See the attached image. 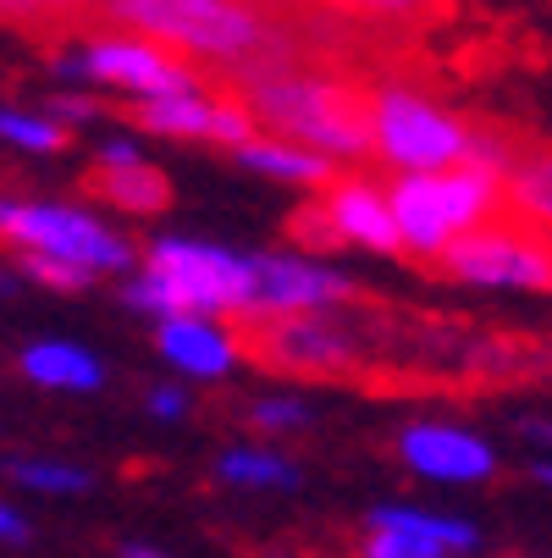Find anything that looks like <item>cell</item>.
I'll use <instances>...</instances> for the list:
<instances>
[{"mask_svg":"<svg viewBox=\"0 0 552 558\" xmlns=\"http://www.w3.org/2000/svg\"><path fill=\"white\" fill-rule=\"evenodd\" d=\"M232 161H238L244 172H255V178H266V183H277V189H298V194H315V189H327L338 178L332 161H321V155H309L287 138H271V133H255L249 144H238Z\"/></svg>","mask_w":552,"mask_h":558,"instance_id":"18","label":"cell"},{"mask_svg":"<svg viewBox=\"0 0 552 558\" xmlns=\"http://www.w3.org/2000/svg\"><path fill=\"white\" fill-rule=\"evenodd\" d=\"M392 453H398L409 475H420L431 487H481L498 475V448L481 432L453 426V421H409L398 442H392Z\"/></svg>","mask_w":552,"mask_h":558,"instance_id":"12","label":"cell"},{"mask_svg":"<svg viewBox=\"0 0 552 558\" xmlns=\"http://www.w3.org/2000/svg\"><path fill=\"white\" fill-rule=\"evenodd\" d=\"M28 542H34V520L12 498H0V547H28Z\"/></svg>","mask_w":552,"mask_h":558,"instance_id":"29","label":"cell"},{"mask_svg":"<svg viewBox=\"0 0 552 558\" xmlns=\"http://www.w3.org/2000/svg\"><path fill=\"white\" fill-rule=\"evenodd\" d=\"M144 410H149V421H183L188 410H194V387H183V381H149L144 387Z\"/></svg>","mask_w":552,"mask_h":558,"instance_id":"25","label":"cell"},{"mask_svg":"<svg viewBox=\"0 0 552 558\" xmlns=\"http://www.w3.org/2000/svg\"><path fill=\"white\" fill-rule=\"evenodd\" d=\"M530 482H536V487H552V459H536V464H530Z\"/></svg>","mask_w":552,"mask_h":558,"instance_id":"32","label":"cell"},{"mask_svg":"<svg viewBox=\"0 0 552 558\" xmlns=\"http://www.w3.org/2000/svg\"><path fill=\"white\" fill-rule=\"evenodd\" d=\"M17 371H23V381H34L45 392H72V398L100 392L106 376H111L106 360L89 343H77V338H34V343H23Z\"/></svg>","mask_w":552,"mask_h":558,"instance_id":"16","label":"cell"},{"mask_svg":"<svg viewBox=\"0 0 552 558\" xmlns=\"http://www.w3.org/2000/svg\"><path fill=\"white\" fill-rule=\"evenodd\" d=\"M45 111H50L66 133H72V128H89V122L100 117V106H95L84 89H61V95H50V100H45Z\"/></svg>","mask_w":552,"mask_h":558,"instance_id":"28","label":"cell"},{"mask_svg":"<svg viewBox=\"0 0 552 558\" xmlns=\"http://www.w3.org/2000/svg\"><path fill=\"white\" fill-rule=\"evenodd\" d=\"M116 558H177V553H167V547H155V542L133 536V542H122V547H116Z\"/></svg>","mask_w":552,"mask_h":558,"instance_id":"31","label":"cell"},{"mask_svg":"<svg viewBox=\"0 0 552 558\" xmlns=\"http://www.w3.org/2000/svg\"><path fill=\"white\" fill-rule=\"evenodd\" d=\"M309 421H315V410H309L304 392H255L249 404H244V426L255 432V442H277L282 448Z\"/></svg>","mask_w":552,"mask_h":558,"instance_id":"22","label":"cell"},{"mask_svg":"<svg viewBox=\"0 0 552 558\" xmlns=\"http://www.w3.org/2000/svg\"><path fill=\"white\" fill-rule=\"evenodd\" d=\"M255 117L260 133L287 138L309 155L332 161L338 172H348L354 161L370 155V106L365 89L348 84L338 72H315V66H271L244 77V95H238Z\"/></svg>","mask_w":552,"mask_h":558,"instance_id":"2","label":"cell"},{"mask_svg":"<svg viewBox=\"0 0 552 558\" xmlns=\"http://www.w3.org/2000/svg\"><path fill=\"white\" fill-rule=\"evenodd\" d=\"M0 250H12L17 260H61L95 282L127 277L138 266V244L106 210L12 189H0Z\"/></svg>","mask_w":552,"mask_h":558,"instance_id":"4","label":"cell"},{"mask_svg":"<svg viewBox=\"0 0 552 558\" xmlns=\"http://www.w3.org/2000/svg\"><path fill=\"white\" fill-rule=\"evenodd\" d=\"M392 227H398V250L415 260H442L464 232L498 221L503 210V178L481 167H447L420 178H392L387 183Z\"/></svg>","mask_w":552,"mask_h":558,"instance_id":"5","label":"cell"},{"mask_svg":"<svg viewBox=\"0 0 552 558\" xmlns=\"http://www.w3.org/2000/svg\"><path fill=\"white\" fill-rule=\"evenodd\" d=\"M359 299V282L321 255L266 250L255 255V299L249 322H287V315H338Z\"/></svg>","mask_w":552,"mask_h":558,"instance_id":"9","label":"cell"},{"mask_svg":"<svg viewBox=\"0 0 552 558\" xmlns=\"http://www.w3.org/2000/svg\"><path fill=\"white\" fill-rule=\"evenodd\" d=\"M89 194L116 216H161L172 205V178L155 161H138L122 172H89Z\"/></svg>","mask_w":552,"mask_h":558,"instance_id":"20","label":"cell"},{"mask_svg":"<svg viewBox=\"0 0 552 558\" xmlns=\"http://www.w3.org/2000/svg\"><path fill=\"white\" fill-rule=\"evenodd\" d=\"M0 12H23V0H0Z\"/></svg>","mask_w":552,"mask_h":558,"instance_id":"34","label":"cell"},{"mask_svg":"<svg viewBox=\"0 0 552 558\" xmlns=\"http://www.w3.org/2000/svg\"><path fill=\"white\" fill-rule=\"evenodd\" d=\"M315 210H321V227L332 238V250H359V255H381V260L404 255L381 178H370V172H338L321 189Z\"/></svg>","mask_w":552,"mask_h":558,"instance_id":"14","label":"cell"},{"mask_svg":"<svg viewBox=\"0 0 552 558\" xmlns=\"http://www.w3.org/2000/svg\"><path fill=\"white\" fill-rule=\"evenodd\" d=\"M348 17H370V23H404V17H420L431 0H332Z\"/></svg>","mask_w":552,"mask_h":558,"instance_id":"27","label":"cell"},{"mask_svg":"<svg viewBox=\"0 0 552 558\" xmlns=\"http://www.w3.org/2000/svg\"><path fill=\"white\" fill-rule=\"evenodd\" d=\"M365 525H387V531H404L447 558H469L481 553V525L464 520V514H447V509H420V504H370L365 509Z\"/></svg>","mask_w":552,"mask_h":558,"instance_id":"17","label":"cell"},{"mask_svg":"<svg viewBox=\"0 0 552 558\" xmlns=\"http://www.w3.org/2000/svg\"><path fill=\"white\" fill-rule=\"evenodd\" d=\"M503 205L525 216L530 232L552 238V149H519L503 172Z\"/></svg>","mask_w":552,"mask_h":558,"instance_id":"21","label":"cell"},{"mask_svg":"<svg viewBox=\"0 0 552 558\" xmlns=\"http://www.w3.org/2000/svg\"><path fill=\"white\" fill-rule=\"evenodd\" d=\"M155 354H161L167 376L183 387H216L226 376H238L249 360V343L238 322H216V315H172L155 322Z\"/></svg>","mask_w":552,"mask_h":558,"instance_id":"13","label":"cell"},{"mask_svg":"<svg viewBox=\"0 0 552 558\" xmlns=\"http://www.w3.org/2000/svg\"><path fill=\"white\" fill-rule=\"evenodd\" d=\"M210 475H216L226 493H249V498H287V493L304 487L298 459H293L287 448H277V442H255V437L226 442V448L216 453Z\"/></svg>","mask_w":552,"mask_h":558,"instance_id":"15","label":"cell"},{"mask_svg":"<svg viewBox=\"0 0 552 558\" xmlns=\"http://www.w3.org/2000/svg\"><path fill=\"white\" fill-rule=\"evenodd\" d=\"M255 354L282 371V376H309V381H327V376H348L365 360L359 332L348 327V315H287V322H260L255 332Z\"/></svg>","mask_w":552,"mask_h":558,"instance_id":"10","label":"cell"},{"mask_svg":"<svg viewBox=\"0 0 552 558\" xmlns=\"http://www.w3.org/2000/svg\"><path fill=\"white\" fill-rule=\"evenodd\" d=\"M519 437L536 442L541 453H552V415H525V421H519Z\"/></svg>","mask_w":552,"mask_h":558,"instance_id":"30","label":"cell"},{"mask_svg":"<svg viewBox=\"0 0 552 558\" xmlns=\"http://www.w3.org/2000/svg\"><path fill=\"white\" fill-rule=\"evenodd\" d=\"M0 475H7L17 493L56 498V504L95 493V470L77 464V459H61V453H7V459H0Z\"/></svg>","mask_w":552,"mask_h":558,"instance_id":"19","label":"cell"},{"mask_svg":"<svg viewBox=\"0 0 552 558\" xmlns=\"http://www.w3.org/2000/svg\"><path fill=\"white\" fill-rule=\"evenodd\" d=\"M437 266L453 282H469V288L552 293V238L530 232V227H514V221H487L476 232H464Z\"/></svg>","mask_w":552,"mask_h":558,"instance_id":"8","label":"cell"},{"mask_svg":"<svg viewBox=\"0 0 552 558\" xmlns=\"http://www.w3.org/2000/svg\"><path fill=\"white\" fill-rule=\"evenodd\" d=\"M34 7L50 12V7H84V0H23V12H34Z\"/></svg>","mask_w":552,"mask_h":558,"instance_id":"33","label":"cell"},{"mask_svg":"<svg viewBox=\"0 0 552 558\" xmlns=\"http://www.w3.org/2000/svg\"><path fill=\"white\" fill-rule=\"evenodd\" d=\"M238 7H255L260 12V7H271V0H238Z\"/></svg>","mask_w":552,"mask_h":558,"instance_id":"35","label":"cell"},{"mask_svg":"<svg viewBox=\"0 0 552 558\" xmlns=\"http://www.w3.org/2000/svg\"><path fill=\"white\" fill-rule=\"evenodd\" d=\"M255 299V255L216 244L194 232H155L138 250V266L122 277V304L149 315V322H172V315H216L249 322Z\"/></svg>","mask_w":552,"mask_h":558,"instance_id":"1","label":"cell"},{"mask_svg":"<svg viewBox=\"0 0 552 558\" xmlns=\"http://www.w3.org/2000/svg\"><path fill=\"white\" fill-rule=\"evenodd\" d=\"M17 271H23L28 282L50 288V293H89V288H95V277L72 271V266H61V260H17Z\"/></svg>","mask_w":552,"mask_h":558,"instance_id":"26","label":"cell"},{"mask_svg":"<svg viewBox=\"0 0 552 558\" xmlns=\"http://www.w3.org/2000/svg\"><path fill=\"white\" fill-rule=\"evenodd\" d=\"M100 12L149 45L172 50L177 61H210L226 72H271L287 56V34L238 0H100Z\"/></svg>","mask_w":552,"mask_h":558,"instance_id":"3","label":"cell"},{"mask_svg":"<svg viewBox=\"0 0 552 558\" xmlns=\"http://www.w3.org/2000/svg\"><path fill=\"white\" fill-rule=\"evenodd\" d=\"M0 293H7V277H0Z\"/></svg>","mask_w":552,"mask_h":558,"instance_id":"36","label":"cell"},{"mask_svg":"<svg viewBox=\"0 0 552 558\" xmlns=\"http://www.w3.org/2000/svg\"><path fill=\"white\" fill-rule=\"evenodd\" d=\"M0 144L17 155H61L72 133L45 106H0Z\"/></svg>","mask_w":552,"mask_h":558,"instance_id":"23","label":"cell"},{"mask_svg":"<svg viewBox=\"0 0 552 558\" xmlns=\"http://www.w3.org/2000/svg\"><path fill=\"white\" fill-rule=\"evenodd\" d=\"M50 72L61 77L66 89H84V95L89 89H111V95H127L133 106L167 100V95H188V89L205 84L188 61H177L172 50L149 45L138 34H122V28L61 45L50 56Z\"/></svg>","mask_w":552,"mask_h":558,"instance_id":"7","label":"cell"},{"mask_svg":"<svg viewBox=\"0 0 552 558\" xmlns=\"http://www.w3.org/2000/svg\"><path fill=\"white\" fill-rule=\"evenodd\" d=\"M138 161H149L138 128H111V133L95 138V172H122V167H138Z\"/></svg>","mask_w":552,"mask_h":558,"instance_id":"24","label":"cell"},{"mask_svg":"<svg viewBox=\"0 0 552 558\" xmlns=\"http://www.w3.org/2000/svg\"><path fill=\"white\" fill-rule=\"evenodd\" d=\"M133 122L138 133L149 138H177V144H221L226 155L249 144L260 128L249 117V106L238 95H226V89H188V95H167V100H144L133 106Z\"/></svg>","mask_w":552,"mask_h":558,"instance_id":"11","label":"cell"},{"mask_svg":"<svg viewBox=\"0 0 552 558\" xmlns=\"http://www.w3.org/2000/svg\"><path fill=\"white\" fill-rule=\"evenodd\" d=\"M370 106V155L392 172V178H420V172H447L469 161V128L464 117H453L442 100H431L415 84H387L365 89Z\"/></svg>","mask_w":552,"mask_h":558,"instance_id":"6","label":"cell"}]
</instances>
